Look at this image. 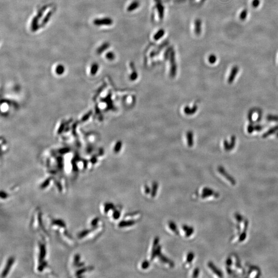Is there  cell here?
Returning <instances> with one entry per match:
<instances>
[{"instance_id":"cell-8","label":"cell","mask_w":278,"mask_h":278,"mask_svg":"<svg viewBox=\"0 0 278 278\" xmlns=\"http://www.w3.org/2000/svg\"><path fill=\"white\" fill-rule=\"evenodd\" d=\"M109 46H110L109 43H108V42H105V43L101 45V46H99V48L97 49V51H96L97 53H98V54H101L102 53H103L105 51L109 48Z\"/></svg>"},{"instance_id":"cell-14","label":"cell","mask_w":278,"mask_h":278,"mask_svg":"<svg viewBox=\"0 0 278 278\" xmlns=\"http://www.w3.org/2000/svg\"><path fill=\"white\" fill-rule=\"evenodd\" d=\"M194 257H195V255L193 253L190 252V253H188V254H187V257H186L185 264H190L192 263V261L193 260V259H194Z\"/></svg>"},{"instance_id":"cell-10","label":"cell","mask_w":278,"mask_h":278,"mask_svg":"<svg viewBox=\"0 0 278 278\" xmlns=\"http://www.w3.org/2000/svg\"><path fill=\"white\" fill-rule=\"evenodd\" d=\"M140 6V3L137 1H134L131 3L129 6L127 8V11L131 12V11H134V10H137V8H139Z\"/></svg>"},{"instance_id":"cell-12","label":"cell","mask_w":278,"mask_h":278,"mask_svg":"<svg viewBox=\"0 0 278 278\" xmlns=\"http://www.w3.org/2000/svg\"><path fill=\"white\" fill-rule=\"evenodd\" d=\"M165 31L163 29H160L153 36V38L155 40H158L163 37L164 35Z\"/></svg>"},{"instance_id":"cell-16","label":"cell","mask_w":278,"mask_h":278,"mask_svg":"<svg viewBox=\"0 0 278 278\" xmlns=\"http://www.w3.org/2000/svg\"><path fill=\"white\" fill-rule=\"evenodd\" d=\"M48 8V5H44V6H43L41 9H40V10H39L38 11L37 16L38 17L39 19L41 18L42 17H43L44 12Z\"/></svg>"},{"instance_id":"cell-19","label":"cell","mask_w":278,"mask_h":278,"mask_svg":"<svg viewBox=\"0 0 278 278\" xmlns=\"http://www.w3.org/2000/svg\"><path fill=\"white\" fill-rule=\"evenodd\" d=\"M98 69V64H96V63L93 64L92 67H91V73L92 75H95Z\"/></svg>"},{"instance_id":"cell-24","label":"cell","mask_w":278,"mask_h":278,"mask_svg":"<svg viewBox=\"0 0 278 278\" xmlns=\"http://www.w3.org/2000/svg\"><path fill=\"white\" fill-rule=\"evenodd\" d=\"M144 189H145V192L146 194L150 193V192H150V189L149 188V187L147 186V185H145V186Z\"/></svg>"},{"instance_id":"cell-3","label":"cell","mask_w":278,"mask_h":278,"mask_svg":"<svg viewBox=\"0 0 278 278\" xmlns=\"http://www.w3.org/2000/svg\"><path fill=\"white\" fill-rule=\"evenodd\" d=\"M39 20L40 19L37 16L34 17V18H33L32 22H31V24H30V29L33 32H37L41 27L40 24L39 23Z\"/></svg>"},{"instance_id":"cell-9","label":"cell","mask_w":278,"mask_h":278,"mask_svg":"<svg viewBox=\"0 0 278 278\" xmlns=\"http://www.w3.org/2000/svg\"><path fill=\"white\" fill-rule=\"evenodd\" d=\"M136 224V222L133 220H130V221H122L119 224V227L121 228H124V227H129L132 226Z\"/></svg>"},{"instance_id":"cell-22","label":"cell","mask_w":278,"mask_h":278,"mask_svg":"<svg viewBox=\"0 0 278 278\" xmlns=\"http://www.w3.org/2000/svg\"><path fill=\"white\" fill-rule=\"evenodd\" d=\"M209 61L210 63H211V64H213V63H215L216 61V56L214 55H210L209 57Z\"/></svg>"},{"instance_id":"cell-7","label":"cell","mask_w":278,"mask_h":278,"mask_svg":"<svg viewBox=\"0 0 278 278\" xmlns=\"http://www.w3.org/2000/svg\"><path fill=\"white\" fill-rule=\"evenodd\" d=\"M182 229H183V231L185 233V237H190L191 235H192L193 234L194 232V229L193 228H192V227H190V226H188L187 225H184L182 227Z\"/></svg>"},{"instance_id":"cell-18","label":"cell","mask_w":278,"mask_h":278,"mask_svg":"<svg viewBox=\"0 0 278 278\" xmlns=\"http://www.w3.org/2000/svg\"><path fill=\"white\" fill-rule=\"evenodd\" d=\"M64 70H65V69H64V66L61 64H59L58 66H57L56 68V73L58 75L63 74L64 73Z\"/></svg>"},{"instance_id":"cell-17","label":"cell","mask_w":278,"mask_h":278,"mask_svg":"<svg viewBox=\"0 0 278 278\" xmlns=\"http://www.w3.org/2000/svg\"><path fill=\"white\" fill-rule=\"evenodd\" d=\"M153 189H152V191H151V195H152V197H154L156 196V195L157 193V191H158V184L157 183H154L153 184Z\"/></svg>"},{"instance_id":"cell-21","label":"cell","mask_w":278,"mask_h":278,"mask_svg":"<svg viewBox=\"0 0 278 278\" xmlns=\"http://www.w3.org/2000/svg\"><path fill=\"white\" fill-rule=\"evenodd\" d=\"M149 265H150V263L149 261L146 260L144 261L141 264V267L143 269H146L149 267Z\"/></svg>"},{"instance_id":"cell-15","label":"cell","mask_w":278,"mask_h":278,"mask_svg":"<svg viewBox=\"0 0 278 278\" xmlns=\"http://www.w3.org/2000/svg\"><path fill=\"white\" fill-rule=\"evenodd\" d=\"M201 21L200 20H196L195 22V30L196 34H199L201 32Z\"/></svg>"},{"instance_id":"cell-6","label":"cell","mask_w":278,"mask_h":278,"mask_svg":"<svg viewBox=\"0 0 278 278\" xmlns=\"http://www.w3.org/2000/svg\"><path fill=\"white\" fill-rule=\"evenodd\" d=\"M208 267H209V268L211 269L212 271L216 275H217L219 277H222V272L219 270V269H218L217 267H216V266L214 265L212 262H209L208 263Z\"/></svg>"},{"instance_id":"cell-2","label":"cell","mask_w":278,"mask_h":278,"mask_svg":"<svg viewBox=\"0 0 278 278\" xmlns=\"http://www.w3.org/2000/svg\"><path fill=\"white\" fill-rule=\"evenodd\" d=\"M218 170H219V173L222 175V176H224V177L225 178L226 180H227L229 182L231 183L230 184H231L232 185H235L236 184V181H235V179H234V178L232 177V176H230V175L226 172L224 168L220 167L218 168Z\"/></svg>"},{"instance_id":"cell-4","label":"cell","mask_w":278,"mask_h":278,"mask_svg":"<svg viewBox=\"0 0 278 278\" xmlns=\"http://www.w3.org/2000/svg\"><path fill=\"white\" fill-rule=\"evenodd\" d=\"M54 13V10H52L46 14L45 16L44 17V18H43V20H42L41 23L40 24L41 27H44L45 26L48 24V23L49 22L51 18H52V17L53 16Z\"/></svg>"},{"instance_id":"cell-11","label":"cell","mask_w":278,"mask_h":278,"mask_svg":"<svg viewBox=\"0 0 278 278\" xmlns=\"http://www.w3.org/2000/svg\"><path fill=\"white\" fill-rule=\"evenodd\" d=\"M238 72V68L237 67L234 68V69L232 70L231 73L230 74V77L229 78L228 81L230 83H232L234 82V79L235 77V76L237 75Z\"/></svg>"},{"instance_id":"cell-5","label":"cell","mask_w":278,"mask_h":278,"mask_svg":"<svg viewBox=\"0 0 278 278\" xmlns=\"http://www.w3.org/2000/svg\"><path fill=\"white\" fill-rule=\"evenodd\" d=\"M212 195H214V196L217 195V196H218V194H215V192L212 189L206 187V188H204L202 191V194L201 197L203 198H207L208 197L211 196Z\"/></svg>"},{"instance_id":"cell-20","label":"cell","mask_w":278,"mask_h":278,"mask_svg":"<svg viewBox=\"0 0 278 278\" xmlns=\"http://www.w3.org/2000/svg\"><path fill=\"white\" fill-rule=\"evenodd\" d=\"M106 57L109 60H113L115 58V55L112 52H110L106 54Z\"/></svg>"},{"instance_id":"cell-23","label":"cell","mask_w":278,"mask_h":278,"mask_svg":"<svg viewBox=\"0 0 278 278\" xmlns=\"http://www.w3.org/2000/svg\"><path fill=\"white\" fill-rule=\"evenodd\" d=\"M199 269L198 268L195 269L193 273V277H194V278L197 277L199 275Z\"/></svg>"},{"instance_id":"cell-13","label":"cell","mask_w":278,"mask_h":278,"mask_svg":"<svg viewBox=\"0 0 278 278\" xmlns=\"http://www.w3.org/2000/svg\"><path fill=\"white\" fill-rule=\"evenodd\" d=\"M168 227H169L170 229H171L174 234H178L179 232H178V230L177 226H176V224H175L174 222H168Z\"/></svg>"},{"instance_id":"cell-1","label":"cell","mask_w":278,"mask_h":278,"mask_svg":"<svg viewBox=\"0 0 278 278\" xmlns=\"http://www.w3.org/2000/svg\"><path fill=\"white\" fill-rule=\"evenodd\" d=\"M93 24L95 25L100 26H109L113 24V20L110 18H106L96 19L93 20Z\"/></svg>"},{"instance_id":"cell-25","label":"cell","mask_w":278,"mask_h":278,"mask_svg":"<svg viewBox=\"0 0 278 278\" xmlns=\"http://www.w3.org/2000/svg\"><path fill=\"white\" fill-rule=\"evenodd\" d=\"M259 4V1H257V0H254V1L253 2V5L254 6V7L257 6Z\"/></svg>"}]
</instances>
